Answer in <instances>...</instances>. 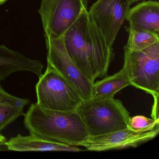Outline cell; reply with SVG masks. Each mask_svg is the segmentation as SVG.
Returning a JSON list of instances; mask_svg holds the SVG:
<instances>
[{
    "mask_svg": "<svg viewBox=\"0 0 159 159\" xmlns=\"http://www.w3.org/2000/svg\"><path fill=\"white\" fill-rule=\"evenodd\" d=\"M130 2V3L131 4L134 2H138L139 1H145V0H129Z\"/></svg>",
    "mask_w": 159,
    "mask_h": 159,
    "instance_id": "obj_19",
    "label": "cell"
},
{
    "mask_svg": "<svg viewBox=\"0 0 159 159\" xmlns=\"http://www.w3.org/2000/svg\"><path fill=\"white\" fill-rule=\"evenodd\" d=\"M6 141H7V139L1 134H0V147L5 145Z\"/></svg>",
    "mask_w": 159,
    "mask_h": 159,
    "instance_id": "obj_18",
    "label": "cell"
},
{
    "mask_svg": "<svg viewBox=\"0 0 159 159\" xmlns=\"http://www.w3.org/2000/svg\"><path fill=\"white\" fill-rule=\"evenodd\" d=\"M4 1L6 2L7 1H8V0H4Z\"/></svg>",
    "mask_w": 159,
    "mask_h": 159,
    "instance_id": "obj_21",
    "label": "cell"
},
{
    "mask_svg": "<svg viewBox=\"0 0 159 159\" xmlns=\"http://www.w3.org/2000/svg\"><path fill=\"white\" fill-rule=\"evenodd\" d=\"M126 30H145L159 34V2L143 1L130 9L125 17Z\"/></svg>",
    "mask_w": 159,
    "mask_h": 159,
    "instance_id": "obj_10",
    "label": "cell"
},
{
    "mask_svg": "<svg viewBox=\"0 0 159 159\" xmlns=\"http://www.w3.org/2000/svg\"><path fill=\"white\" fill-rule=\"evenodd\" d=\"M6 2L4 1V0H0V5H2L3 3H5Z\"/></svg>",
    "mask_w": 159,
    "mask_h": 159,
    "instance_id": "obj_20",
    "label": "cell"
},
{
    "mask_svg": "<svg viewBox=\"0 0 159 159\" xmlns=\"http://www.w3.org/2000/svg\"><path fill=\"white\" fill-rule=\"evenodd\" d=\"M158 125H159V120L149 119L141 115H137L130 117L128 121V128L134 131H141L154 127Z\"/></svg>",
    "mask_w": 159,
    "mask_h": 159,
    "instance_id": "obj_16",
    "label": "cell"
},
{
    "mask_svg": "<svg viewBox=\"0 0 159 159\" xmlns=\"http://www.w3.org/2000/svg\"><path fill=\"white\" fill-rule=\"evenodd\" d=\"M90 136L101 135L128 128L130 113L114 97H92L76 109Z\"/></svg>",
    "mask_w": 159,
    "mask_h": 159,
    "instance_id": "obj_3",
    "label": "cell"
},
{
    "mask_svg": "<svg viewBox=\"0 0 159 159\" xmlns=\"http://www.w3.org/2000/svg\"><path fill=\"white\" fill-rule=\"evenodd\" d=\"M159 94L153 96L154 102L152 110L151 116L152 119L156 120H159Z\"/></svg>",
    "mask_w": 159,
    "mask_h": 159,
    "instance_id": "obj_17",
    "label": "cell"
},
{
    "mask_svg": "<svg viewBox=\"0 0 159 159\" xmlns=\"http://www.w3.org/2000/svg\"><path fill=\"white\" fill-rule=\"evenodd\" d=\"M47 51V64L57 70L77 91L83 100L92 98L94 83L81 72L68 54L63 37L44 36Z\"/></svg>",
    "mask_w": 159,
    "mask_h": 159,
    "instance_id": "obj_7",
    "label": "cell"
},
{
    "mask_svg": "<svg viewBox=\"0 0 159 159\" xmlns=\"http://www.w3.org/2000/svg\"><path fill=\"white\" fill-rule=\"evenodd\" d=\"M37 103L42 107L58 111H76L83 101L73 86L51 65L36 85Z\"/></svg>",
    "mask_w": 159,
    "mask_h": 159,
    "instance_id": "obj_5",
    "label": "cell"
},
{
    "mask_svg": "<svg viewBox=\"0 0 159 159\" xmlns=\"http://www.w3.org/2000/svg\"><path fill=\"white\" fill-rule=\"evenodd\" d=\"M131 5L129 0H97L88 11L110 47L113 45Z\"/></svg>",
    "mask_w": 159,
    "mask_h": 159,
    "instance_id": "obj_8",
    "label": "cell"
},
{
    "mask_svg": "<svg viewBox=\"0 0 159 159\" xmlns=\"http://www.w3.org/2000/svg\"><path fill=\"white\" fill-rule=\"evenodd\" d=\"M128 33L127 43L125 48L134 51L143 50L159 42V34L145 30H126Z\"/></svg>",
    "mask_w": 159,
    "mask_h": 159,
    "instance_id": "obj_15",
    "label": "cell"
},
{
    "mask_svg": "<svg viewBox=\"0 0 159 159\" xmlns=\"http://www.w3.org/2000/svg\"><path fill=\"white\" fill-rule=\"evenodd\" d=\"M105 77L94 83L92 97H114L119 91L131 85L129 79L122 69L113 75Z\"/></svg>",
    "mask_w": 159,
    "mask_h": 159,
    "instance_id": "obj_14",
    "label": "cell"
},
{
    "mask_svg": "<svg viewBox=\"0 0 159 159\" xmlns=\"http://www.w3.org/2000/svg\"><path fill=\"white\" fill-rule=\"evenodd\" d=\"M30 101L10 94L0 84V134L18 117L24 115L25 107Z\"/></svg>",
    "mask_w": 159,
    "mask_h": 159,
    "instance_id": "obj_13",
    "label": "cell"
},
{
    "mask_svg": "<svg viewBox=\"0 0 159 159\" xmlns=\"http://www.w3.org/2000/svg\"><path fill=\"white\" fill-rule=\"evenodd\" d=\"M24 115L25 127L32 134L71 146L90 137L76 111L52 110L32 103Z\"/></svg>",
    "mask_w": 159,
    "mask_h": 159,
    "instance_id": "obj_2",
    "label": "cell"
},
{
    "mask_svg": "<svg viewBox=\"0 0 159 159\" xmlns=\"http://www.w3.org/2000/svg\"><path fill=\"white\" fill-rule=\"evenodd\" d=\"M121 69L131 85L153 96L159 94V42L145 49L134 51L124 47Z\"/></svg>",
    "mask_w": 159,
    "mask_h": 159,
    "instance_id": "obj_4",
    "label": "cell"
},
{
    "mask_svg": "<svg viewBox=\"0 0 159 159\" xmlns=\"http://www.w3.org/2000/svg\"><path fill=\"white\" fill-rule=\"evenodd\" d=\"M85 9L86 0H42L38 11L44 36L62 38Z\"/></svg>",
    "mask_w": 159,
    "mask_h": 159,
    "instance_id": "obj_6",
    "label": "cell"
},
{
    "mask_svg": "<svg viewBox=\"0 0 159 159\" xmlns=\"http://www.w3.org/2000/svg\"><path fill=\"white\" fill-rule=\"evenodd\" d=\"M5 146L9 150L19 152L83 151L65 143L53 141L32 134L26 136L18 134L16 137L7 140Z\"/></svg>",
    "mask_w": 159,
    "mask_h": 159,
    "instance_id": "obj_12",
    "label": "cell"
},
{
    "mask_svg": "<svg viewBox=\"0 0 159 159\" xmlns=\"http://www.w3.org/2000/svg\"><path fill=\"white\" fill-rule=\"evenodd\" d=\"M64 44L72 62L89 80L107 76L114 60L112 47L105 35L84 9L63 36Z\"/></svg>",
    "mask_w": 159,
    "mask_h": 159,
    "instance_id": "obj_1",
    "label": "cell"
},
{
    "mask_svg": "<svg viewBox=\"0 0 159 159\" xmlns=\"http://www.w3.org/2000/svg\"><path fill=\"white\" fill-rule=\"evenodd\" d=\"M43 68L40 61L30 59L5 45H0V82L19 71H30L40 77Z\"/></svg>",
    "mask_w": 159,
    "mask_h": 159,
    "instance_id": "obj_11",
    "label": "cell"
},
{
    "mask_svg": "<svg viewBox=\"0 0 159 159\" xmlns=\"http://www.w3.org/2000/svg\"><path fill=\"white\" fill-rule=\"evenodd\" d=\"M159 133V125L141 131L129 128L101 135L90 136L79 146L92 151L101 152L112 149L136 148L156 137Z\"/></svg>",
    "mask_w": 159,
    "mask_h": 159,
    "instance_id": "obj_9",
    "label": "cell"
}]
</instances>
